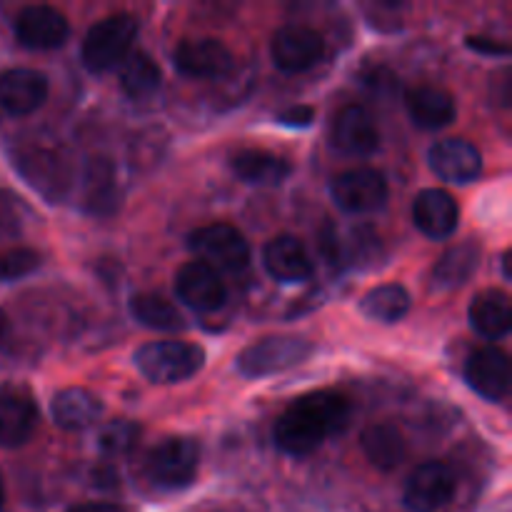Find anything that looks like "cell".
<instances>
[{"mask_svg":"<svg viewBox=\"0 0 512 512\" xmlns=\"http://www.w3.org/2000/svg\"><path fill=\"white\" fill-rule=\"evenodd\" d=\"M470 325L478 335L488 340H500L512 328V305L505 290L490 288L473 298L468 308Z\"/></svg>","mask_w":512,"mask_h":512,"instance_id":"25","label":"cell"},{"mask_svg":"<svg viewBox=\"0 0 512 512\" xmlns=\"http://www.w3.org/2000/svg\"><path fill=\"white\" fill-rule=\"evenodd\" d=\"M38 428V405L23 388L0 390V445L20 448Z\"/></svg>","mask_w":512,"mask_h":512,"instance_id":"16","label":"cell"},{"mask_svg":"<svg viewBox=\"0 0 512 512\" xmlns=\"http://www.w3.org/2000/svg\"><path fill=\"white\" fill-rule=\"evenodd\" d=\"M68 512H128V510L113 503H83V505H75V508H70Z\"/></svg>","mask_w":512,"mask_h":512,"instance_id":"38","label":"cell"},{"mask_svg":"<svg viewBox=\"0 0 512 512\" xmlns=\"http://www.w3.org/2000/svg\"><path fill=\"white\" fill-rule=\"evenodd\" d=\"M138 35V18L130 13H115L98 20L83 40V63L93 73L118 68L120 60L130 53Z\"/></svg>","mask_w":512,"mask_h":512,"instance_id":"5","label":"cell"},{"mask_svg":"<svg viewBox=\"0 0 512 512\" xmlns=\"http://www.w3.org/2000/svg\"><path fill=\"white\" fill-rule=\"evenodd\" d=\"M3 498H5V488H3V478H0V505H3Z\"/></svg>","mask_w":512,"mask_h":512,"instance_id":"40","label":"cell"},{"mask_svg":"<svg viewBox=\"0 0 512 512\" xmlns=\"http://www.w3.org/2000/svg\"><path fill=\"white\" fill-rule=\"evenodd\" d=\"M50 415L55 425L68 433L93 428L103 415V403L95 393L85 388H65L50 400Z\"/></svg>","mask_w":512,"mask_h":512,"instance_id":"24","label":"cell"},{"mask_svg":"<svg viewBox=\"0 0 512 512\" xmlns=\"http://www.w3.org/2000/svg\"><path fill=\"white\" fill-rule=\"evenodd\" d=\"M190 253L218 273H240L250 265V245L238 228L228 223L203 225L188 235Z\"/></svg>","mask_w":512,"mask_h":512,"instance_id":"7","label":"cell"},{"mask_svg":"<svg viewBox=\"0 0 512 512\" xmlns=\"http://www.w3.org/2000/svg\"><path fill=\"white\" fill-rule=\"evenodd\" d=\"M140 440V425H135L133 420H110L98 435V450L105 458H120V455H128L130 450L138 445Z\"/></svg>","mask_w":512,"mask_h":512,"instance_id":"31","label":"cell"},{"mask_svg":"<svg viewBox=\"0 0 512 512\" xmlns=\"http://www.w3.org/2000/svg\"><path fill=\"white\" fill-rule=\"evenodd\" d=\"M133 360L150 383L175 385L203 370L205 350L185 340H158L135 350Z\"/></svg>","mask_w":512,"mask_h":512,"instance_id":"3","label":"cell"},{"mask_svg":"<svg viewBox=\"0 0 512 512\" xmlns=\"http://www.w3.org/2000/svg\"><path fill=\"white\" fill-rule=\"evenodd\" d=\"M480 265V243L475 240H465V243L453 245L440 255L435 263L433 273H430V290L433 293H450L468 283L475 275Z\"/></svg>","mask_w":512,"mask_h":512,"instance_id":"23","label":"cell"},{"mask_svg":"<svg viewBox=\"0 0 512 512\" xmlns=\"http://www.w3.org/2000/svg\"><path fill=\"white\" fill-rule=\"evenodd\" d=\"M80 203L88 215L108 218L118 210L120 193L115 168L108 158H90L83 173V188H80Z\"/></svg>","mask_w":512,"mask_h":512,"instance_id":"21","label":"cell"},{"mask_svg":"<svg viewBox=\"0 0 512 512\" xmlns=\"http://www.w3.org/2000/svg\"><path fill=\"white\" fill-rule=\"evenodd\" d=\"M363 85L370 90L373 95H390L395 88H398V78L395 73H390L388 68H370L368 73L363 75Z\"/></svg>","mask_w":512,"mask_h":512,"instance_id":"34","label":"cell"},{"mask_svg":"<svg viewBox=\"0 0 512 512\" xmlns=\"http://www.w3.org/2000/svg\"><path fill=\"white\" fill-rule=\"evenodd\" d=\"M428 163L438 178L448 183H473L483 170V155L473 143L463 138H445L430 148Z\"/></svg>","mask_w":512,"mask_h":512,"instance_id":"14","label":"cell"},{"mask_svg":"<svg viewBox=\"0 0 512 512\" xmlns=\"http://www.w3.org/2000/svg\"><path fill=\"white\" fill-rule=\"evenodd\" d=\"M230 170L245 183L278 185L290 175V163L270 150L243 148L230 155Z\"/></svg>","mask_w":512,"mask_h":512,"instance_id":"26","label":"cell"},{"mask_svg":"<svg viewBox=\"0 0 512 512\" xmlns=\"http://www.w3.org/2000/svg\"><path fill=\"white\" fill-rule=\"evenodd\" d=\"M465 380L488 403H500L510 390V360L498 348H480L465 363Z\"/></svg>","mask_w":512,"mask_h":512,"instance_id":"15","label":"cell"},{"mask_svg":"<svg viewBox=\"0 0 512 512\" xmlns=\"http://www.w3.org/2000/svg\"><path fill=\"white\" fill-rule=\"evenodd\" d=\"M315 353V345L298 335H270L248 345L238 355V373L250 380L268 378L303 365Z\"/></svg>","mask_w":512,"mask_h":512,"instance_id":"4","label":"cell"},{"mask_svg":"<svg viewBox=\"0 0 512 512\" xmlns=\"http://www.w3.org/2000/svg\"><path fill=\"white\" fill-rule=\"evenodd\" d=\"M458 490V478L445 463L430 460L418 465L405 485V508L410 512H440L450 505Z\"/></svg>","mask_w":512,"mask_h":512,"instance_id":"8","label":"cell"},{"mask_svg":"<svg viewBox=\"0 0 512 512\" xmlns=\"http://www.w3.org/2000/svg\"><path fill=\"white\" fill-rule=\"evenodd\" d=\"M330 195L345 213H373L388 200V180L375 168H355L335 175Z\"/></svg>","mask_w":512,"mask_h":512,"instance_id":"9","label":"cell"},{"mask_svg":"<svg viewBox=\"0 0 512 512\" xmlns=\"http://www.w3.org/2000/svg\"><path fill=\"white\" fill-rule=\"evenodd\" d=\"M468 48L470 50H478V53L483 55H510V48L505 43H498V40H490V38H483V35H470L468 40Z\"/></svg>","mask_w":512,"mask_h":512,"instance_id":"36","label":"cell"},{"mask_svg":"<svg viewBox=\"0 0 512 512\" xmlns=\"http://www.w3.org/2000/svg\"><path fill=\"white\" fill-rule=\"evenodd\" d=\"M263 265L278 283H305L313 278V258L293 235H278L263 248Z\"/></svg>","mask_w":512,"mask_h":512,"instance_id":"19","label":"cell"},{"mask_svg":"<svg viewBox=\"0 0 512 512\" xmlns=\"http://www.w3.org/2000/svg\"><path fill=\"white\" fill-rule=\"evenodd\" d=\"M200 445L193 438H165L145 458V473L155 488L183 490L198 475Z\"/></svg>","mask_w":512,"mask_h":512,"instance_id":"6","label":"cell"},{"mask_svg":"<svg viewBox=\"0 0 512 512\" xmlns=\"http://www.w3.org/2000/svg\"><path fill=\"white\" fill-rule=\"evenodd\" d=\"M413 223L430 240H445L458 230L460 205L448 190L428 188L413 200Z\"/></svg>","mask_w":512,"mask_h":512,"instance_id":"17","label":"cell"},{"mask_svg":"<svg viewBox=\"0 0 512 512\" xmlns=\"http://www.w3.org/2000/svg\"><path fill=\"white\" fill-rule=\"evenodd\" d=\"M175 295L180 303L198 313H215L228 300V288L210 265L190 260V263L180 265V270L175 273Z\"/></svg>","mask_w":512,"mask_h":512,"instance_id":"11","label":"cell"},{"mask_svg":"<svg viewBox=\"0 0 512 512\" xmlns=\"http://www.w3.org/2000/svg\"><path fill=\"white\" fill-rule=\"evenodd\" d=\"M333 145L345 155H370L378 150L380 133L363 105H348L335 115Z\"/></svg>","mask_w":512,"mask_h":512,"instance_id":"20","label":"cell"},{"mask_svg":"<svg viewBox=\"0 0 512 512\" xmlns=\"http://www.w3.org/2000/svg\"><path fill=\"white\" fill-rule=\"evenodd\" d=\"M350 405L333 390H315L295 400L275 423L273 440L278 450L293 458H303L318 450L328 435L348 428Z\"/></svg>","mask_w":512,"mask_h":512,"instance_id":"1","label":"cell"},{"mask_svg":"<svg viewBox=\"0 0 512 512\" xmlns=\"http://www.w3.org/2000/svg\"><path fill=\"white\" fill-rule=\"evenodd\" d=\"M70 25L60 10L50 5H30L15 18V38L30 50H53L68 40Z\"/></svg>","mask_w":512,"mask_h":512,"instance_id":"12","label":"cell"},{"mask_svg":"<svg viewBox=\"0 0 512 512\" xmlns=\"http://www.w3.org/2000/svg\"><path fill=\"white\" fill-rule=\"evenodd\" d=\"M93 483L98 488H115L118 485V475H115L113 468H98L93 473Z\"/></svg>","mask_w":512,"mask_h":512,"instance_id":"37","label":"cell"},{"mask_svg":"<svg viewBox=\"0 0 512 512\" xmlns=\"http://www.w3.org/2000/svg\"><path fill=\"white\" fill-rule=\"evenodd\" d=\"M160 80H163L160 65L155 63L148 53H143V50H133V53H128L120 60L118 83L120 90H123L128 98H150V95L160 88Z\"/></svg>","mask_w":512,"mask_h":512,"instance_id":"28","label":"cell"},{"mask_svg":"<svg viewBox=\"0 0 512 512\" xmlns=\"http://www.w3.org/2000/svg\"><path fill=\"white\" fill-rule=\"evenodd\" d=\"M503 275H505V280H512V273H510V255H508V253L503 255Z\"/></svg>","mask_w":512,"mask_h":512,"instance_id":"39","label":"cell"},{"mask_svg":"<svg viewBox=\"0 0 512 512\" xmlns=\"http://www.w3.org/2000/svg\"><path fill=\"white\" fill-rule=\"evenodd\" d=\"M360 445H363L365 458L378 470H385V473L398 468L405 460V453H408L403 433L390 423H375L365 428L363 435H360Z\"/></svg>","mask_w":512,"mask_h":512,"instance_id":"27","label":"cell"},{"mask_svg":"<svg viewBox=\"0 0 512 512\" xmlns=\"http://www.w3.org/2000/svg\"><path fill=\"white\" fill-rule=\"evenodd\" d=\"M15 168L23 175L25 183L38 190L48 203H63L73 188V163L60 145H25L15 153Z\"/></svg>","mask_w":512,"mask_h":512,"instance_id":"2","label":"cell"},{"mask_svg":"<svg viewBox=\"0 0 512 512\" xmlns=\"http://www.w3.org/2000/svg\"><path fill=\"white\" fill-rule=\"evenodd\" d=\"M130 315L138 320L143 328L160 330V333H180L188 328L183 313L170 303L168 298L158 293H138L130 300Z\"/></svg>","mask_w":512,"mask_h":512,"instance_id":"30","label":"cell"},{"mask_svg":"<svg viewBox=\"0 0 512 512\" xmlns=\"http://www.w3.org/2000/svg\"><path fill=\"white\" fill-rule=\"evenodd\" d=\"M175 68L188 78H223L233 70L235 60L228 45L215 38L183 40L173 53Z\"/></svg>","mask_w":512,"mask_h":512,"instance_id":"13","label":"cell"},{"mask_svg":"<svg viewBox=\"0 0 512 512\" xmlns=\"http://www.w3.org/2000/svg\"><path fill=\"white\" fill-rule=\"evenodd\" d=\"M325 53V40L318 30L308 28V25L290 23L275 30L273 40H270V55L273 63L278 65L283 73H305L313 68Z\"/></svg>","mask_w":512,"mask_h":512,"instance_id":"10","label":"cell"},{"mask_svg":"<svg viewBox=\"0 0 512 512\" xmlns=\"http://www.w3.org/2000/svg\"><path fill=\"white\" fill-rule=\"evenodd\" d=\"M405 108L413 123L425 130L448 128L458 118V105L448 90L438 85H415L405 93Z\"/></svg>","mask_w":512,"mask_h":512,"instance_id":"22","label":"cell"},{"mask_svg":"<svg viewBox=\"0 0 512 512\" xmlns=\"http://www.w3.org/2000/svg\"><path fill=\"white\" fill-rule=\"evenodd\" d=\"M40 268V253L33 248L0 250V280H20Z\"/></svg>","mask_w":512,"mask_h":512,"instance_id":"32","label":"cell"},{"mask_svg":"<svg viewBox=\"0 0 512 512\" xmlns=\"http://www.w3.org/2000/svg\"><path fill=\"white\" fill-rule=\"evenodd\" d=\"M410 308H413V298L398 283L378 285V288L368 290L363 295V300H360V313L368 320H375V323L383 325L400 323L410 313Z\"/></svg>","mask_w":512,"mask_h":512,"instance_id":"29","label":"cell"},{"mask_svg":"<svg viewBox=\"0 0 512 512\" xmlns=\"http://www.w3.org/2000/svg\"><path fill=\"white\" fill-rule=\"evenodd\" d=\"M48 100V78L38 70L10 68L0 73V108L10 115H30Z\"/></svg>","mask_w":512,"mask_h":512,"instance_id":"18","label":"cell"},{"mask_svg":"<svg viewBox=\"0 0 512 512\" xmlns=\"http://www.w3.org/2000/svg\"><path fill=\"white\" fill-rule=\"evenodd\" d=\"M20 230V203L13 193L0 190V235H13Z\"/></svg>","mask_w":512,"mask_h":512,"instance_id":"33","label":"cell"},{"mask_svg":"<svg viewBox=\"0 0 512 512\" xmlns=\"http://www.w3.org/2000/svg\"><path fill=\"white\" fill-rule=\"evenodd\" d=\"M315 118V110L310 105H293L285 113L278 115V120L283 125H290V128H308Z\"/></svg>","mask_w":512,"mask_h":512,"instance_id":"35","label":"cell"}]
</instances>
